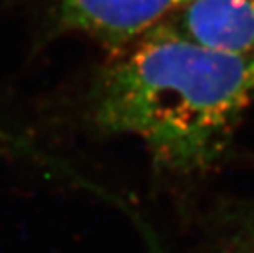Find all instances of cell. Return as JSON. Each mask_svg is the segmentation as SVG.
I'll use <instances>...</instances> for the list:
<instances>
[{"instance_id": "277c9868", "label": "cell", "mask_w": 254, "mask_h": 253, "mask_svg": "<svg viewBox=\"0 0 254 253\" xmlns=\"http://www.w3.org/2000/svg\"><path fill=\"white\" fill-rule=\"evenodd\" d=\"M223 222L220 253H254V207L233 211Z\"/></svg>"}, {"instance_id": "7a4b0ae2", "label": "cell", "mask_w": 254, "mask_h": 253, "mask_svg": "<svg viewBox=\"0 0 254 253\" xmlns=\"http://www.w3.org/2000/svg\"><path fill=\"white\" fill-rule=\"evenodd\" d=\"M64 30L120 50L181 12L192 0H46Z\"/></svg>"}, {"instance_id": "6da1fadb", "label": "cell", "mask_w": 254, "mask_h": 253, "mask_svg": "<svg viewBox=\"0 0 254 253\" xmlns=\"http://www.w3.org/2000/svg\"><path fill=\"white\" fill-rule=\"evenodd\" d=\"M254 99V51L228 53L187 38L167 21L112 51L92 83L90 123L144 145L159 171L212 166Z\"/></svg>"}, {"instance_id": "5b68a950", "label": "cell", "mask_w": 254, "mask_h": 253, "mask_svg": "<svg viewBox=\"0 0 254 253\" xmlns=\"http://www.w3.org/2000/svg\"><path fill=\"white\" fill-rule=\"evenodd\" d=\"M129 214H133V220H134V224L138 225L139 232H141V237L146 244V249H148V253H169V252H166L164 245L161 244V240L158 239L156 232L149 227V224L146 222L141 215L134 214V212H129Z\"/></svg>"}, {"instance_id": "3957f363", "label": "cell", "mask_w": 254, "mask_h": 253, "mask_svg": "<svg viewBox=\"0 0 254 253\" xmlns=\"http://www.w3.org/2000/svg\"><path fill=\"white\" fill-rule=\"evenodd\" d=\"M166 21L213 50L254 51V0H192Z\"/></svg>"}]
</instances>
